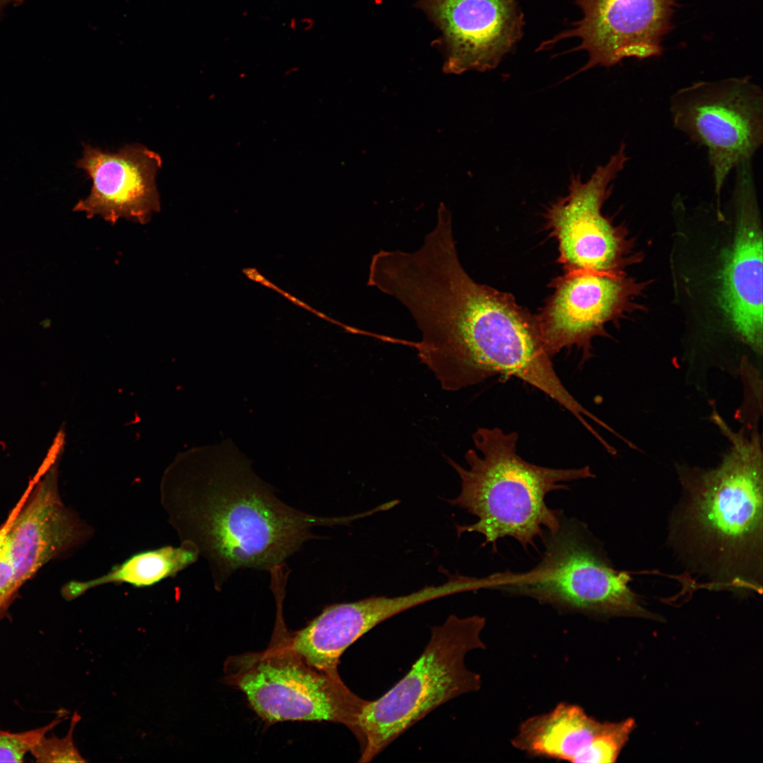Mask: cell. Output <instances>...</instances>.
<instances>
[{"label":"cell","instance_id":"obj_11","mask_svg":"<svg viewBox=\"0 0 763 763\" xmlns=\"http://www.w3.org/2000/svg\"><path fill=\"white\" fill-rule=\"evenodd\" d=\"M415 6L441 32L434 45L448 73L496 68L523 35L515 0H418Z\"/></svg>","mask_w":763,"mask_h":763},{"label":"cell","instance_id":"obj_10","mask_svg":"<svg viewBox=\"0 0 763 763\" xmlns=\"http://www.w3.org/2000/svg\"><path fill=\"white\" fill-rule=\"evenodd\" d=\"M583 17L540 49L569 37L580 40L573 51L588 53L577 73L596 66L610 67L625 58L639 60L660 56L662 41L672 29L676 0H574Z\"/></svg>","mask_w":763,"mask_h":763},{"label":"cell","instance_id":"obj_6","mask_svg":"<svg viewBox=\"0 0 763 763\" xmlns=\"http://www.w3.org/2000/svg\"><path fill=\"white\" fill-rule=\"evenodd\" d=\"M486 620L449 615L431 628L428 643L410 670L360 718L359 762H369L388 745L443 704L480 689L481 678L466 665L468 653L485 649Z\"/></svg>","mask_w":763,"mask_h":763},{"label":"cell","instance_id":"obj_20","mask_svg":"<svg viewBox=\"0 0 763 763\" xmlns=\"http://www.w3.org/2000/svg\"><path fill=\"white\" fill-rule=\"evenodd\" d=\"M64 713L43 727L21 733L0 731V762H21L26 753L45 735L60 723Z\"/></svg>","mask_w":763,"mask_h":763},{"label":"cell","instance_id":"obj_1","mask_svg":"<svg viewBox=\"0 0 763 763\" xmlns=\"http://www.w3.org/2000/svg\"><path fill=\"white\" fill-rule=\"evenodd\" d=\"M391 295L421 332L420 361L442 388L457 391L495 375L512 376L569 410L585 427L596 417L557 376L536 317L509 294L474 281L462 267L455 242H430L397 273Z\"/></svg>","mask_w":763,"mask_h":763},{"label":"cell","instance_id":"obj_3","mask_svg":"<svg viewBox=\"0 0 763 763\" xmlns=\"http://www.w3.org/2000/svg\"><path fill=\"white\" fill-rule=\"evenodd\" d=\"M733 442L717 468L683 484L668 538L706 587L761 593L762 454L756 439Z\"/></svg>","mask_w":763,"mask_h":763},{"label":"cell","instance_id":"obj_8","mask_svg":"<svg viewBox=\"0 0 763 763\" xmlns=\"http://www.w3.org/2000/svg\"><path fill=\"white\" fill-rule=\"evenodd\" d=\"M670 113L676 129L706 148L719 211L728 175L762 146V88L746 76L696 82L673 94Z\"/></svg>","mask_w":763,"mask_h":763},{"label":"cell","instance_id":"obj_17","mask_svg":"<svg viewBox=\"0 0 763 763\" xmlns=\"http://www.w3.org/2000/svg\"><path fill=\"white\" fill-rule=\"evenodd\" d=\"M605 723L577 704L562 702L549 712L521 723L511 743L531 757L587 763Z\"/></svg>","mask_w":763,"mask_h":763},{"label":"cell","instance_id":"obj_14","mask_svg":"<svg viewBox=\"0 0 763 763\" xmlns=\"http://www.w3.org/2000/svg\"><path fill=\"white\" fill-rule=\"evenodd\" d=\"M76 165L93 184L90 194L79 200L74 211L83 212L89 218L100 215L112 224L122 218L146 224L160 211L155 176L162 158L146 146L127 145L110 153L85 144Z\"/></svg>","mask_w":763,"mask_h":763},{"label":"cell","instance_id":"obj_7","mask_svg":"<svg viewBox=\"0 0 763 763\" xmlns=\"http://www.w3.org/2000/svg\"><path fill=\"white\" fill-rule=\"evenodd\" d=\"M541 538L545 550L536 567L493 574L490 588L588 615L655 618L631 590L627 573L610 564L582 522L562 514L557 529L545 531Z\"/></svg>","mask_w":763,"mask_h":763},{"label":"cell","instance_id":"obj_5","mask_svg":"<svg viewBox=\"0 0 763 763\" xmlns=\"http://www.w3.org/2000/svg\"><path fill=\"white\" fill-rule=\"evenodd\" d=\"M285 588H272L276 603L274 630L268 648L230 656L228 682L240 690L254 711L270 723L328 721L346 726L358 740L360 718L368 700L353 692L339 674L319 670L292 649L284 623Z\"/></svg>","mask_w":763,"mask_h":763},{"label":"cell","instance_id":"obj_16","mask_svg":"<svg viewBox=\"0 0 763 763\" xmlns=\"http://www.w3.org/2000/svg\"><path fill=\"white\" fill-rule=\"evenodd\" d=\"M55 461L28 503L1 527L18 585L52 558L85 541L93 533L91 527L62 504L57 491L58 463Z\"/></svg>","mask_w":763,"mask_h":763},{"label":"cell","instance_id":"obj_21","mask_svg":"<svg viewBox=\"0 0 763 763\" xmlns=\"http://www.w3.org/2000/svg\"><path fill=\"white\" fill-rule=\"evenodd\" d=\"M16 568L0 528V607L18 586Z\"/></svg>","mask_w":763,"mask_h":763},{"label":"cell","instance_id":"obj_12","mask_svg":"<svg viewBox=\"0 0 763 763\" xmlns=\"http://www.w3.org/2000/svg\"><path fill=\"white\" fill-rule=\"evenodd\" d=\"M480 578L449 574L444 583L427 586L409 594L372 596L354 602L335 603L303 629L290 634L295 651L311 666L338 674L340 658L361 637L389 618L442 597L481 588Z\"/></svg>","mask_w":763,"mask_h":763},{"label":"cell","instance_id":"obj_2","mask_svg":"<svg viewBox=\"0 0 763 763\" xmlns=\"http://www.w3.org/2000/svg\"><path fill=\"white\" fill-rule=\"evenodd\" d=\"M160 503L181 543L208 562L220 589L237 569L269 571L316 538L318 526L357 515L320 516L280 500L231 441L182 454L162 478Z\"/></svg>","mask_w":763,"mask_h":763},{"label":"cell","instance_id":"obj_9","mask_svg":"<svg viewBox=\"0 0 763 763\" xmlns=\"http://www.w3.org/2000/svg\"><path fill=\"white\" fill-rule=\"evenodd\" d=\"M629 158L620 143L608 162L598 165L588 180L572 175L567 196L546 209V226L558 244V261L565 272L589 271L616 274L623 250L617 229L602 213L612 192L611 182Z\"/></svg>","mask_w":763,"mask_h":763},{"label":"cell","instance_id":"obj_22","mask_svg":"<svg viewBox=\"0 0 763 763\" xmlns=\"http://www.w3.org/2000/svg\"><path fill=\"white\" fill-rule=\"evenodd\" d=\"M25 0H0V13L9 5L18 6Z\"/></svg>","mask_w":763,"mask_h":763},{"label":"cell","instance_id":"obj_19","mask_svg":"<svg viewBox=\"0 0 763 763\" xmlns=\"http://www.w3.org/2000/svg\"><path fill=\"white\" fill-rule=\"evenodd\" d=\"M81 716L74 712L67 734L61 738L44 736L30 750V753L39 762H86L76 748L73 741V732Z\"/></svg>","mask_w":763,"mask_h":763},{"label":"cell","instance_id":"obj_4","mask_svg":"<svg viewBox=\"0 0 763 763\" xmlns=\"http://www.w3.org/2000/svg\"><path fill=\"white\" fill-rule=\"evenodd\" d=\"M518 434L499 427L478 429L473 434L475 449L465 454L467 467L448 459L461 479L459 495L446 501L475 516L470 525H458L456 531L476 532L485 537L483 545L505 537L516 539L524 549L535 547L536 537L558 527L561 511L548 507L546 495L567 490L566 482L593 477L589 466L552 468L529 463L516 451Z\"/></svg>","mask_w":763,"mask_h":763},{"label":"cell","instance_id":"obj_15","mask_svg":"<svg viewBox=\"0 0 763 763\" xmlns=\"http://www.w3.org/2000/svg\"><path fill=\"white\" fill-rule=\"evenodd\" d=\"M734 170L737 227L723 272V304L735 331L758 348L762 339V235L752 160Z\"/></svg>","mask_w":763,"mask_h":763},{"label":"cell","instance_id":"obj_13","mask_svg":"<svg viewBox=\"0 0 763 763\" xmlns=\"http://www.w3.org/2000/svg\"><path fill=\"white\" fill-rule=\"evenodd\" d=\"M552 294L536 317L552 357L563 349H582L589 357L592 338L622 311L627 285L617 274L589 271L565 272L552 282Z\"/></svg>","mask_w":763,"mask_h":763},{"label":"cell","instance_id":"obj_18","mask_svg":"<svg viewBox=\"0 0 763 763\" xmlns=\"http://www.w3.org/2000/svg\"><path fill=\"white\" fill-rule=\"evenodd\" d=\"M199 556L194 545L184 542L177 547L167 545L136 552L105 574L72 583L67 588V596L73 599L91 588L108 584H128L136 588L151 586L175 576L194 563Z\"/></svg>","mask_w":763,"mask_h":763}]
</instances>
